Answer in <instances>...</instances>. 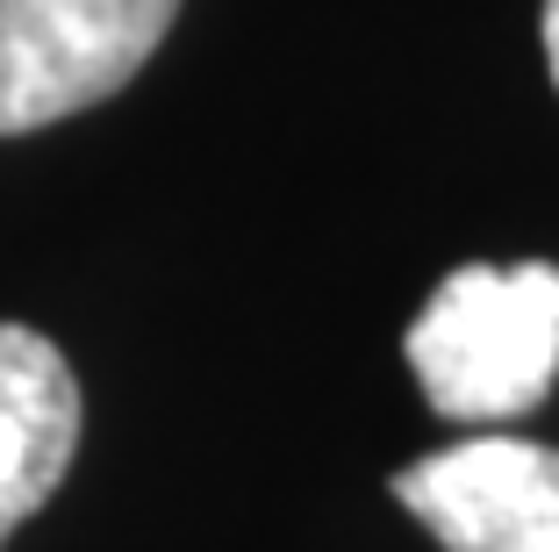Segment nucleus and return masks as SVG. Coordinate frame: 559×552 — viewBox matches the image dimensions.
<instances>
[{
    "mask_svg": "<svg viewBox=\"0 0 559 552\" xmlns=\"http://www.w3.org/2000/svg\"><path fill=\"white\" fill-rule=\"evenodd\" d=\"M444 423H516L559 380V266H460L402 338Z\"/></svg>",
    "mask_w": 559,
    "mask_h": 552,
    "instance_id": "f257e3e1",
    "label": "nucleus"
},
{
    "mask_svg": "<svg viewBox=\"0 0 559 552\" xmlns=\"http://www.w3.org/2000/svg\"><path fill=\"white\" fill-rule=\"evenodd\" d=\"M173 15L180 0H0V137L122 94Z\"/></svg>",
    "mask_w": 559,
    "mask_h": 552,
    "instance_id": "f03ea898",
    "label": "nucleus"
},
{
    "mask_svg": "<svg viewBox=\"0 0 559 552\" xmlns=\"http://www.w3.org/2000/svg\"><path fill=\"white\" fill-rule=\"evenodd\" d=\"M395 503L444 552H559V453L466 438L395 473Z\"/></svg>",
    "mask_w": 559,
    "mask_h": 552,
    "instance_id": "7ed1b4c3",
    "label": "nucleus"
},
{
    "mask_svg": "<svg viewBox=\"0 0 559 552\" xmlns=\"http://www.w3.org/2000/svg\"><path fill=\"white\" fill-rule=\"evenodd\" d=\"M80 453V380L44 330L0 324V545Z\"/></svg>",
    "mask_w": 559,
    "mask_h": 552,
    "instance_id": "20e7f679",
    "label": "nucleus"
},
{
    "mask_svg": "<svg viewBox=\"0 0 559 552\" xmlns=\"http://www.w3.org/2000/svg\"><path fill=\"white\" fill-rule=\"evenodd\" d=\"M545 66H552V86H559V0H545Z\"/></svg>",
    "mask_w": 559,
    "mask_h": 552,
    "instance_id": "39448f33",
    "label": "nucleus"
}]
</instances>
